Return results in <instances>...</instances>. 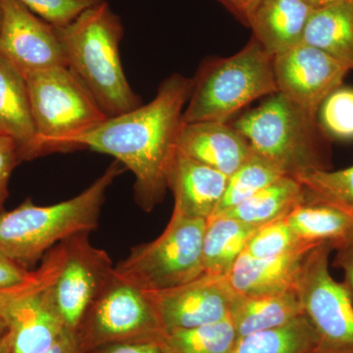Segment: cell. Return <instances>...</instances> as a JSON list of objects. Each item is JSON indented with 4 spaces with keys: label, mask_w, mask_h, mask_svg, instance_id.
Instances as JSON below:
<instances>
[{
    "label": "cell",
    "mask_w": 353,
    "mask_h": 353,
    "mask_svg": "<svg viewBox=\"0 0 353 353\" xmlns=\"http://www.w3.org/2000/svg\"><path fill=\"white\" fill-rule=\"evenodd\" d=\"M192 85V79L174 74L160 85L150 103L108 118L74 139L72 148H88L115 157L134 174L136 201L150 212L169 190V172Z\"/></svg>",
    "instance_id": "6da1fadb"
},
{
    "label": "cell",
    "mask_w": 353,
    "mask_h": 353,
    "mask_svg": "<svg viewBox=\"0 0 353 353\" xmlns=\"http://www.w3.org/2000/svg\"><path fill=\"white\" fill-rule=\"evenodd\" d=\"M117 160L90 187L68 201L36 205L31 199L18 208L0 212V250L31 270L57 243L99 225L106 192L125 170Z\"/></svg>",
    "instance_id": "7a4b0ae2"
},
{
    "label": "cell",
    "mask_w": 353,
    "mask_h": 353,
    "mask_svg": "<svg viewBox=\"0 0 353 353\" xmlns=\"http://www.w3.org/2000/svg\"><path fill=\"white\" fill-rule=\"evenodd\" d=\"M57 31L67 67L108 118L141 105V97L132 90L121 63L124 30L106 2L88 9Z\"/></svg>",
    "instance_id": "3957f363"
},
{
    "label": "cell",
    "mask_w": 353,
    "mask_h": 353,
    "mask_svg": "<svg viewBox=\"0 0 353 353\" xmlns=\"http://www.w3.org/2000/svg\"><path fill=\"white\" fill-rule=\"evenodd\" d=\"M233 127L248 139L253 152L287 176L331 169V139L317 115L280 92L243 114Z\"/></svg>",
    "instance_id": "277c9868"
},
{
    "label": "cell",
    "mask_w": 353,
    "mask_h": 353,
    "mask_svg": "<svg viewBox=\"0 0 353 353\" xmlns=\"http://www.w3.org/2000/svg\"><path fill=\"white\" fill-rule=\"evenodd\" d=\"M274 57L254 38L233 57L203 62L192 79L183 124L228 123L255 99L277 94Z\"/></svg>",
    "instance_id": "5b68a950"
},
{
    "label": "cell",
    "mask_w": 353,
    "mask_h": 353,
    "mask_svg": "<svg viewBox=\"0 0 353 353\" xmlns=\"http://www.w3.org/2000/svg\"><path fill=\"white\" fill-rule=\"evenodd\" d=\"M41 155L71 150L72 141L108 116L66 66L26 77Z\"/></svg>",
    "instance_id": "8992f818"
},
{
    "label": "cell",
    "mask_w": 353,
    "mask_h": 353,
    "mask_svg": "<svg viewBox=\"0 0 353 353\" xmlns=\"http://www.w3.org/2000/svg\"><path fill=\"white\" fill-rule=\"evenodd\" d=\"M208 221L173 213L163 233L132 248L114 267L117 277L145 292L180 287L203 275L202 245Z\"/></svg>",
    "instance_id": "52a82bcc"
},
{
    "label": "cell",
    "mask_w": 353,
    "mask_h": 353,
    "mask_svg": "<svg viewBox=\"0 0 353 353\" xmlns=\"http://www.w3.org/2000/svg\"><path fill=\"white\" fill-rule=\"evenodd\" d=\"M333 250L326 243L307 253L296 290L317 336L315 353H353V303L343 283L330 273Z\"/></svg>",
    "instance_id": "ba28073f"
},
{
    "label": "cell",
    "mask_w": 353,
    "mask_h": 353,
    "mask_svg": "<svg viewBox=\"0 0 353 353\" xmlns=\"http://www.w3.org/2000/svg\"><path fill=\"white\" fill-rule=\"evenodd\" d=\"M81 352L132 340H164L166 332L148 292L112 278L76 332Z\"/></svg>",
    "instance_id": "9c48e42d"
},
{
    "label": "cell",
    "mask_w": 353,
    "mask_h": 353,
    "mask_svg": "<svg viewBox=\"0 0 353 353\" xmlns=\"http://www.w3.org/2000/svg\"><path fill=\"white\" fill-rule=\"evenodd\" d=\"M88 234H77L64 241L63 262L48 288L65 327L74 333L114 273L110 256L92 245Z\"/></svg>",
    "instance_id": "30bf717a"
},
{
    "label": "cell",
    "mask_w": 353,
    "mask_h": 353,
    "mask_svg": "<svg viewBox=\"0 0 353 353\" xmlns=\"http://www.w3.org/2000/svg\"><path fill=\"white\" fill-rule=\"evenodd\" d=\"M65 256V243L44 255L43 278L14 299L7 312L4 334L11 353H43L68 331L58 314L50 292Z\"/></svg>",
    "instance_id": "8fae6325"
},
{
    "label": "cell",
    "mask_w": 353,
    "mask_h": 353,
    "mask_svg": "<svg viewBox=\"0 0 353 353\" xmlns=\"http://www.w3.org/2000/svg\"><path fill=\"white\" fill-rule=\"evenodd\" d=\"M0 57L28 77L66 66L57 28L41 19L18 0H0Z\"/></svg>",
    "instance_id": "7c38bea8"
},
{
    "label": "cell",
    "mask_w": 353,
    "mask_h": 353,
    "mask_svg": "<svg viewBox=\"0 0 353 353\" xmlns=\"http://www.w3.org/2000/svg\"><path fill=\"white\" fill-rule=\"evenodd\" d=\"M273 67L278 92L313 115L343 85L350 72L322 50L303 43L274 57Z\"/></svg>",
    "instance_id": "4fadbf2b"
},
{
    "label": "cell",
    "mask_w": 353,
    "mask_h": 353,
    "mask_svg": "<svg viewBox=\"0 0 353 353\" xmlns=\"http://www.w3.org/2000/svg\"><path fill=\"white\" fill-rule=\"evenodd\" d=\"M148 292L166 334L229 317L238 297L226 278L208 274L180 287Z\"/></svg>",
    "instance_id": "5bb4252c"
},
{
    "label": "cell",
    "mask_w": 353,
    "mask_h": 353,
    "mask_svg": "<svg viewBox=\"0 0 353 353\" xmlns=\"http://www.w3.org/2000/svg\"><path fill=\"white\" fill-rule=\"evenodd\" d=\"M176 152L230 176L253 150L233 125L205 121L183 125Z\"/></svg>",
    "instance_id": "9a60e30c"
},
{
    "label": "cell",
    "mask_w": 353,
    "mask_h": 353,
    "mask_svg": "<svg viewBox=\"0 0 353 353\" xmlns=\"http://www.w3.org/2000/svg\"><path fill=\"white\" fill-rule=\"evenodd\" d=\"M229 176L176 152L168 176L175 199L173 213L208 221L226 190Z\"/></svg>",
    "instance_id": "2e32d148"
},
{
    "label": "cell",
    "mask_w": 353,
    "mask_h": 353,
    "mask_svg": "<svg viewBox=\"0 0 353 353\" xmlns=\"http://www.w3.org/2000/svg\"><path fill=\"white\" fill-rule=\"evenodd\" d=\"M312 248L265 259L243 252L225 278L241 296H270L296 290L304 259Z\"/></svg>",
    "instance_id": "e0dca14e"
},
{
    "label": "cell",
    "mask_w": 353,
    "mask_h": 353,
    "mask_svg": "<svg viewBox=\"0 0 353 353\" xmlns=\"http://www.w3.org/2000/svg\"><path fill=\"white\" fill-rule=\"evenodd\" d=\"M312 11L303 0H259L248 25L252 29L253 38L274 57L303 43Z\"/></svg>",
    "instance_id": "ac0fdd59"
},
{
    "label": "cell",
    "mask_w": 353,
    "mask_h": 353,
    "mask_svg": "<svg viewBox=\"0 0 353 353\" xmlns=\"http://www.w3.org/2000/svg\"><path fill=\"white\" fill-rule=\"evenodd\" d=\"M0 132L19 145L23 161L41 157L31 112L27 81L0 57Z\"/></svg>",
    "instance_id": "d6986e66"
},
{
    "label": "cell",
    "mask_w": 353,
    "mask_h": 353,
    "mask_svg": "<svg viewBox=\"0 0 353 353\" xmlns=\"http://www.w3.org/2000/svg\"><path fill=\"white\" fill-rule=\"evenodd\" d=\"M303 43L322 50L353 70V0L313 10L303 32Z\"/></svg>",
    "instance_id": "ffe728a7"
},
{
    "label": "cell",
    "mask_w": 353,
    "mask_h": 353,
    "mask_svg": "<svg viewBox=\"0 0 353 353\" xmlns=\"http://www.w3.org/2000/svg\"><path fill=\"white\" fill-rule=\"evenodd\" d=\"M303 314L296 290L261 296L236 297L232 306L238 339L248 334L278 328Z\"/></svg>",
    "instance_id": "44dd1931"
},
{
    "label": "cell",
    "mask_w": 353,
    "mask_h": 353,
    "mask_svg": "<svg viewBox=\"0 0 353 353\" xmlns=\"http://www.w3.org/2000/svg\"><path fill=\"white\" fill-rule=\"evenodd\" d=\"M259 228L229 216L210 218L202 245L204 274L225 277Z\"/></svg>",
    "instance_id": "7402d4cb"
},
{
    "label": "cell",
    "mask_w": 353,
    "mask_h": 353,
    "mask_svg": "<svg viewBox=\"0 0 353 353\" xmlns=\"http://www.w3.org/2000/svg\"><path fill=\"white\" fill-rule=\"evenodd\" d=\"M304 197L303 185L294 176H285L218 216H229L246 224L261 227L285 218L304 201Z\"/></svg>",
    "instance_id": "603a6c76"
},
{
    "label": "cell",
    "mask_w": 353,
    "mask_h": 353,
    "mask_svg": "<svg viewBox=\"0 0 353 353\" xmlns=\"http://www.w3.org/2000/svg\"><path fill=\"white\" fill-rule=\"evenodd\" d=\"M285 219L301 241L311 245L327 243L334 248L353 236V222L350 218L331 206L306 197Z\"/></svg>",
    "instance_id": "cb8c5ba5"
},
{
    "label": "cell",
    "mask_w": 353,
    "mask_h": 353,
    "mask_svg": "<svg viewBox=\"0 0 353 353\" xmlns=\"http://www.w3.org/2000/svg\"><path fill=\"white\" fill-rule=\"evenodd\" d=\"M317 336L303 314L278 327L238 339L230 353H315Z\"/></svg>",
    "instance_id": "d4e9b609"
},
{
    "label": "cell",
    "mask_w": 353,
    "mask_h": 353,
    "mask_svg": "<svg viewBox=\"0 0 353 353\" xmlns=\"http://www.w3.org/2000/svg\"><path fill=\"white\" fill-rule=\"evenodd\" d=\"M285 176L277 165L253 152L228 178L224 196L212 217L226 212Z\"/></svg>",
    "instance_id": "484cf974"
},
{
    "label": "cell",
    "mask_w": 353,
    "mask_h": 353,
    "mask_svg": "<svg viewBox=\"0 0 353 353\" xmlns=\"http://www.w3.org/2000/svg\"><path fill=\"white\" fill-rule=\"evenodd\" d=\"M238 334L231 316L196 328L178 330L165 336V353H230Z\"/></svg>",
    "instance_id": "4316f807"
},
{
    "label": "cell",
    "mask_w": 353,
    "mask_h": 353,
    "mask_svg": "<svg viewBox=\"0 0 353 353\" xmlns=\"http://www.w3.org/2000/svg\"><path fill=\"white\" fill-rule=\"evenodd\" d=\"M306 199L331 206L353 222V165L343 170H313L294 176Z\"/></svg>",
    "instance_id": "83f0119b"
},
{
    "label": "cell",
    "mask_w": 353,
    "mask_h": 353,
    "mask_svg": "<svg viewBox=\"0 0 353 353\" xmlns=\"http://www.w3.org/2000/svg\"><path fill=\"white\" fill-rule=\"evenodd\" d=\"M315 246L301 241L282 218L260 227L248 241L245 252L254 259H273Z\"/></svg>",
    "instance_id": "f1b7e54d"
},
{
    "label": "cell",
    "mask_w": 353,
    "mask_h": 353,
    "mask_svg": "<svg viewBox=\"0 0 353 353\" xmlns=\"http://www.w3.org/2000/svg\"><path fill=\"white\" fill-rule=\"evenodd\" d=\"M317 116L320 126L330 139H353V88L341 87L326 97Z\"/></svg>",
    "instance_id": "f546056e"
},
{
    "label": "cell",
    "mask_w": 353,
    "mask_h": 353,
    "mask_svg": "<svg viewBox=\"0 0 353 353\" xmlns=\"http://www.w3.org/2000/svg\"><path fill=\"white\" fill-rule=\"evenodd\" d=\"M41 19L57 29L66 27L81 14L103 0H18Z\"/></svg>",
    "instance_id": "4dcf8cb0"
},
{
    "label": "cell",
    "mask_w": 353,
    "mask_h": 353,
    "mask_svg": "<svg viewBox=\"0 0 353 353\" xmlns=\"http://www.w3.org/2000/svg\"><path fill=\"white\" fill-rule=\"evenodd\" d=\"M19 145L12 137L0 132V212L9 197V181L14 169L22 162Z\"/></svg>",
    "instance_id": "1f68e13d"
},
{
    "label": "cell",
    "mask_w": 353,
    "mask_h": 353,
    "mask_svg": "<svg viewBox=\"0 0 353 353\" xmlns=\"http://www.w3.org/2000/svg\"><path fill=\"white\" fill-rule=\"evenodd\" d=\"M44 273H46V267H44L43 263H41L38 269L32 272L31 279L25 282L24 284L11 288V289L0 290V336H4L6 333L7 312H8V308L11 303L14 299L21 296L23 292H25L26 290L38 284L39 281L43 278Z\"/></svg>",
    "instance_id": "d6a6232c"
},
{
    "label": "cell",
    "mask_w": 353,
    "mask_h": 353,
    "mask_svg": "<svg viewBox=\"0 0 353 353\" xmlns=\"http://www.w3.org/2000/svg\"><path fill=\"white\" fill-rule=\"evenodd\" d=\"M32 272L0 250V290L24 284L31 279Z\"/></svg>",
    "instance_id": "836d02e7"
},
{
    "label": "cell",
    "mask_w": 353,
    "mask_h": 353,
    "mask_svg": "<svg viewBox=\"0 0 353 353\" xmlns=\"http://www.w3.org/2000/svg\"><path fill=\"white\" fill-rule=\"evenodd\" d=\"M164 340L119 341L102 345L87 353H165Z\"/></svg>",
    "instance_id": "e575fe53"
},
{
    "label": "cell",
    "mask_w": 353,
    "mask_h": 353,
    "mask_svg": "<svg viewBox=\"0 0 353 353\" xmlns=\"http://www.w3.org/2000/svg\"><path fill=\"white\" fill-rule=\"evenodd\" d=\"M334 250H336L334 265L343 271V285L350 292L353 303V236L334 246Z\"/></svg>",
    "instance_id": "d590c367"
},
{
    "label": "cell",
    "mask_w": 353,
    "mask_h": 353,
    "mask_svg": "<svg viewBox=\"0 0 353 353\" xmlns=\"http://www.w3.org/2000/svg\"><path fill=\"white\" fill-rule=\"evenodd\" d=\"M43 353H82V352H81L76 333L66 331L52 347Z\"/></svg>",
    "instance_id": "8d00e7d4"
},
{
    "label": "cell",
    "mask_w": 353,
    "mask_h": 353,
    "mask_svg": "<svg viewBox=\"0 0 353 353\" xmlns=\"http://www.w3.org/2000/svg\"><path fill=\"white\" fill-rule=\"evenodd\" d=\"M245 25H248V17L252 13V9L256 6L259 0H220Z\"/></svg>",
    "instance_id": "74e56055"
},
{
    "label": "cell",
    "mask_w": 353,
    "mask_h": 353,
    "mask_svg": "<svg viewBox=\"0 0 353 353\" xmlns=\"http://www.w3.org/2000/svg\"><path fill=\"white\" fill-rule=\"evenodd\" d=\"M303 1L308 4L313 10H317V9L324 8V7L336 3V2L340 1V0H303Z\"/></svg>",
    "instance_id": "f35d334b"
},
{
    "label": "cell",
    "mask_w": 353,
    "mask_h": 353,
    "mask_svg": "<svg viewBox=\"0 0 353 353\" xmlns=\"http://www.w3.org/2000/svg\"><path fill=\"white\" fill-rule=\"evenodd\" d=\"M0 353H11L6 340H4V336H0Z\"/></svg>",
    "instance_id": "ab89813d"
},
{
    "label": "cell",
    "mask_w": 353,
    "mask_h": 353,
    "mask_svg": "<svg viewBox=\"0 0 353 353\" xmlns=\"http://www.w3.org/2000/svg\"><path fill=\"white\" fill-rule=\"evenodd\" d=\"M2 11H1V3H0V25H1Z\"/></svg>",
    "instance_id": "60d3db41"
}]
</instances>
